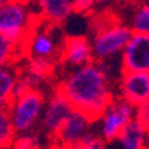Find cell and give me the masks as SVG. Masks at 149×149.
I'll return each mask as SVG.
<instances>
[{"label": "cell", "instance_id": "cell-26", "mask_svg": "<svg viewBox=\"0 0 149 149\" xmlns=\"http://www.w3.org/2000/svg\"><path fill=\"white\" fill-rule=\"evenodd\" d=\"M144 149H149V148H146V146H145V148H144Z\"/></svg>", "mask_w": 149, "mask_h": 149}, {"label": "cell", "instance_id": "cell-7", "mask_svg": "<svg viewBox=\"0 0 149 149\" xmlns=\"http://www.w3.org/2000/svg\"><path fill=\"white\" fill-rule=\"evenodd\" d=\"M121 68L123 72L149 73V35L132 32L121 52Z\"/></svg>", "mask_w": 149, "mask_h": 149}, {"label": "cell", "instance_id": "cell-19", "mask_svg": "<svg viewBox=\"0 0 149 149\" xmlns=\"http://www.w3.org/2000/svg\"><path fill=\"white\" fill-rule=\"evenodd\" d=\"M69 149H105V143L101 137L93 133H88L80 143H77Z\"/></svg>", "mask_w": 149, "mask_h": 149}, {"label": "cell", "instance_id": "cell-17", "mask_svg": "<svg viewBox=\"0 0 149 149\" xmlns=\"http://www.w3.org/2000/svg\"><path fill=\"white\" fill-rule=\"evenodd\" d=\"M15 130L9 118L8 111H0V149H7L12 145Z\"/></svg>", "mask_w": 149, "mask_h": 149}, {"label": "cell", "instance_id": "cell-25", "mask_svg": "<svg viewBox=\"0 0 149 149\" xmlns=\"http://www.w3.org/2000/svg\"><path fill=\"white\" fill-rule=\"evenodd\" d=\"M4 1H6V0H0V6H1V4H3Z\"/></svg>", "mask_w": 149, "mask_h": 149}, {"label": "cell", "instance_id": "cell-11", "mask_svg": "<svg viewBox=\"0 0 149 149\" xmlns=\"http://www.w3.org/2000/svg\"><path fill=\"white\" fill-rule=\"evenodd\" d=\"M72 111L73 108L71 107L68 100L56 91V93L47 102V105H44L41 124L48 133L56 134L61 125L65 123V120L69 117Z\"/></svg>", "mask_w": 149, "mask_h": 149}, {"label": "cell", "instance_id": "cell-3", "mask_svg": "<svg viewBox=\"0 0 149 149\" xmlns=\"http://www.w3.org/2000/svg\"><path fill=\"white\" fill-rule=\"evenodd\" d=\"M132 31L127 24L120 22H111L96 33H93L91 41L93 60L96 63L108 61L123 52L129 41Z\"/></svg>", "mask_w": 149, "mask_h": 149}, {"label": "cell", "instance_id": "cell-2", "mask_svg": "<svg viewBox=\"0 0 149 149\" xmlns=\"http://www.w3.org/2000/svg\"><path fill=\"white\" fill-rule=\"evenodd\" d=\"M36 13L27 0H6L0 6V36L24 44L36 27Z\"/></svg>", "mask_w": 149, "mask_h": 149}, {"label": "cell", "instance_id": "cell-20", "mask_svg": "<svg viewBox=\"0 0 149 149\" xmlns=\"http://www.w3.org/2000/svg\"><path fill=\"white\" fill-rule=\"evenodd\" d=\"M13 149H39V140L35 134H23L12 143Z\"/></svg>", "mask_w": 149, "mask_h": 149}, {"label": "cell", "instance_id": "cell-8", "mask_svg": "<svg viewBox=\"0 0 149 149\" xmlns=\"http://www.w3.org/2000/svg\"><path fill=\"white\" fill-rule=\"evenodd\" d=\"M120 95L133 108L149 102V73L123 72L120 79Z\"/></svg>", "mask_w": 149, "mask_h": 149}, {"label": "cell", "instance_id": "cell-10", "mask_svg": "<svg viewBox=\"0 0 149 149\" xmlns=\"http://www.w3.org/2000/svg\"><path fill=\"white\" fill-rule=\"evenodd\" d=\"M91 124H92V120L88 116L79 111H72L69 117L65 120V123L61 125V128L57 130L55 136L64 145V148L69 149L80 143L89 133Z\"/></svg>", "mask_w": 149, "mask_h": 149}, {"label": "cell", "instance_id": "cell-6", "mask_svg": "<svg viewBox=\"0 0 149 149\" xmlns=\"http://www.w3.org/2000/svg\"><path fill=\"white\" fill-rule=\"evenodd\" d=\"M134 118V108L124 100H112L101 115V139L104 143H112L128 123Z\"/></svg>", "mask_w": 149, "mask_h": 149}, {"label": "cell", "instance_id": "cell-4", "mask_svg": "<svg viewBox=\"0 0 149 149\" xmlns=\"http://www.w3.org/2000/svg\"><path fill=\"white\" fill-rule=\"evenodd\" d=\"M44 105L45 100L43 93L37 89H29L13 97L7 111L15 133H24L31 129L43 113Z\"/></svg>", "mask_w": 149, "mask_h": 149}, {"label": "cell", "instance_id": "cell-13", "mask_svg": "<svg viewBox=\"0 0 149 149\" xmlns=\"http://www.w3.org/2000/svg\"><path fill=\"white\" fill-rule=\"evenodd\" d=\"M149 134L136 120H132L120 132L117 140L123 149H144Z\"/></svg>", "mask_w": 149, "mask_h": 149}, {"label": "cell", "instance_id": "cell-1", "mask_svg": "<svg viewBox=\"0 0 149 149\" xmlns=\"http://www.w3.org/2000/svg\"><path fill=\"white\" fill-rule=\"evenodd\" d=\"M57 92L68 100L73 111L84 113L92 121L101 117L113 100L108 76L96 61L71 69L59 84Z\"/></svg>", "mask_w": 149, "mask_h": 149}, {"label": "cell", "instance_id": "cell-16", "mask_svg": "<svg viewBox=\"0 0 149 149\" xmlns=\"http://www.w3.org/2000/svg\"><path fill=\"white\" fill-rule=\"evenodd\" d=\"M128 27L132 32L149 35V0L137 4L133 8Z\"/></svg>", "mask_w": 149, "mask_h": 149}, {"label": "cell", "instance_id": "cell-18", "mask_svg": "<svg viewBox=\"0 0 149 149\" xmlns=\"http://www.w3.org/2000/svg\"><path fill=\"white\" fill-rule=\"evenodd\" d=\"M19 45L20 44L0 36V71L7 67H11V63L15 60L16 55L19 53Z\"/></svg>", "mask_w": 149, "mask_h": 149}, {"label": "cell", "instance_id": "cell-24", "mask_svg": "<svg viewBox=\"0 0 149 149\" xmlns=\"http://www.w3.org/2000/svg\"><path fill=\"white\" fill-rule=\"evenodd\" d=\"M123 1H128V3H132V1H137V0H123Z\"/></svg>", "mask_w": 149, "mask_h": 149}, {"label": "cell", "instance_id": "cell-12", "mask_svg": "<svg viewBox=\"0 0 149 149\" xmlns=\"http://www.w3.org/2000/svg\"><path fill=\"white\" fill-rule=\"evenodd\" d=\"M35 6L47 23L59 25L73 13L72 0H36Z\"/></svg>", "mask_w": 149, "mask_h": 149}, {"label": "cell", "instance_id": "cell-9", "mask_svg": "<svg viewBox=\"0 0 149 149\" xmlns=\"http://www.w3.org/2000/svg\"><path fill=\"white\" fill-rule=\"evenodd\" d=\"M60 60L71 69L80 68L93 61V53L91 41L85 36L67 37L61 48Z\"/></svg>", "mask_w": 149, "mask_h": 149}, {"label": "cell", "instance_id": "cell-21", "mask_svg": "<svg viewBox=\"0 0 149 149\" xmlns=\"http://www.w3.org/2000/svg\"><path fill=\"white\" fill-rule=\"evenodd\" d=\"M134 120L139 123L146 133L149 134V102H145L143 105L134 108Z\"/></svg>", "mask_w": 149, "mask_h": 149}, {"label": "cell", "instance_id": "cell-22", "mask_svg": "<svg viewBox=\"0 0 149 149\" xmlns=\"http://www.w3.org/2000/svg\"><path fill=\"white\" fill-rule=\"evenodd\" d=\"M95 6H96L95 0H72V11L74 13L85 15L91 12L95 8Z\"/></svg>", "mask_w": 149, "mask_h": 149}, {"label": "cell", "instance_id": "cell-15", "mask_svg": "<svg viewBox=\"0 0 149 149\" xmlns=\"http://www.w3.org/2000/svg\"><path fill=\"white\" fill-rule=\"evenodd\" d=\"M17 74L12 67L0 71V111H7L13 100V87Z\"/></svg>", "mask_w": 149, "mask_h": 149}, {"label": "cell", "instance_id": "cell-14", "mask_svg": "<svg viewBox=\"0 0 149 149\" xmlns=\"http://www.w3.org/2000/svg\"><path fill=\"white\" fill-rule=\"evenodd\" d=\"M53 68V63L48 61V60H41V59H31L27 65L25 73L23 74L27 81L29 83L33 89H36V87L40 83L45 81L47 79L51 76Z\"/></svg>", "mask_w": 149, "mask_h": 149}, {"label": "cell", "instance_id": "cell-23", "mask_svg": "<svg viewBox=\"0 0 149 149\" xmlns=\"http://www.w3.org/2000/svg\"><path fill=\"white\" fill-rule=\"evenodd\" d=\"M96 4H109V3H113L116 0H95Z\"/></svg>", "mask_w": 149, "mask_h": 149}, {"label": "cell", "instance_id": "cell-5", "mask_svg": "<svg viewBox=\"0 0 149 149\" xmlns=\"http://www.w3.org/2000/svg\"><path fill=\"white\" fill-rule=\"evenodd\" d=\"M65 39L67 37L63 36L61 31L59 29V25L48 23L47 28H43V29H36L35 27L24 44L31 59L52 61L55 57H60Z\"/></svg>", "mask_w": 149, "mask_h": 149}]
</instances>
